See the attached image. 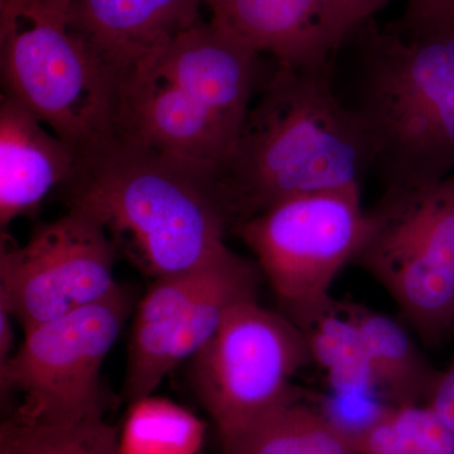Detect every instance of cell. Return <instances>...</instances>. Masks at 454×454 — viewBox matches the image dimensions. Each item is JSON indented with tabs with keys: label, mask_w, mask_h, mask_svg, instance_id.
I'll return each mask as SVG.
<instances>
[{
	"label": "cell",
	"mask_w": 454,
	"mask_h": 454,
	"mask_svg": "<svg viewBox=\"0 0 454 454\" xmlns=\"http://www.w3.org/2000/svg\"><path fill=\"white\" fill-rule=\"evenodd\" d=\"M355 262L428 345L454 333V173L429 186L385 188Z\"/></svg>",
	"instance_id": "cell-6"
},
{
	"label": "cell",
	"mask_w": 454,
	"mask_h": 454,
	"mask_svg": "<svg viewBox=\"0 0 454 454\" xmlns=\"http://www.w3.org/2000/svg\"><path fill=\"white\" fill-rule=\"evenodd\" d=\"M363 29L356 106L385 188L429 186L454 173V28Z\"/></svg>",
	"instance_id": "cell-4"
},
{
	"label": "cell",
	"mask_w": 454,
	"mask_h": 454,
	"mask_svg": "<svg viewBox=\"0 0 454 454\" xmlns=\"http://www.w3.org/2000/svg\"><path fill=\"white\" fill-rule=\"evenodd\" d=\"M80 155L22 103L2 95L0 103V226L40 207L56 188L67 186Z\"/></svg>",
	"instance_id": "cell-12"
},
{
	"label": "cell",
	"mask_w": 454,
	"mask_h": 454,
	"mask_svg": "<svg viewBox=\"0 0 454 454\" xmlns=\"http://www.w3.org/2000/svg\"><path fill=\"white\" fill-rule=\"evenodd\" d=\"M115 245L86 212L68 208L64 216L38 226L22 247L2 249L0 306L23 333L109 297Z\"/></svg>",
	"instance_id": "cell-10"
},
{
	"label": "cell",
	"mask_w": 454,
	"mask_h": 454,
	"mask_svg": "<svg viewBox=\"0 0 454 454\" xmlns=\"http://www.w3.org/2000/svg\"><path fill=\"white\" fill-rule=\"evenodd\" d=\"M68 208L98 221L148 276L201 268L229 249L215 176L177 158L114 139L80 158Z\"/></svg>",
	"instance_id": "cell-3"
},
{
	"label": "cell",
	"mask_w": 454,
	"mask_h": 454,
	"mask_svg": "<svg viewBox=\"0 0 454 454\" xmlns=\"http://www.w3.org/2000/svg\"><path fill=\"white\" fill-rule=\"evenodd\" d=\"M369 211L361 187L274 203L231 226L252 250L283 309L300 330L333 304L331 286L365 238Z\"/></svg>",
	"instance_id": "cell-7"
},
{
	"label": "cell",
	"mask_w": 454,
	"mask_h": 454,
	"mask_svg": "<svg viewBox=\"0 0 454 454\" xmlns=\"http://www.w3.org/2000/svg\"><path fill=\"white\" fill-rule=\"evenodd\" d=\"M0 68L3 94L80 158L114 140L121 76L67 20L33 0H0Z\"/></svg>",
	"instance_id": "cell-5"
},
{
	"label": "cell",
	"mask_w": 454,
	"mask_h": 454,
	"mask_svg": "<svg viewBox=\"0 0 454 454\" xmlns=\"http://www.w3.org/2000/svg\"><path fill=\"white\" fill-rule=\"evenodd\" d=\"M426 404L454 434V357L443 372H439Z\"/></svg>",
	"instance_id": "cell-23"
},
{
	"label": "cell",
	"mask_w": 454,
	"mask_h": 454,
	"mask_svg": "<svg viewBox=\"0 0 454 454\" xmlns=\"http://www.w3.org/2000/svg\"><path fill=\"white\" fill-rule=\"evenodd\" d=\"M330 73L279 64L269 73L215 175L230 226L292 197L361 187L373 168L369 134Z\"/></svg>",
	"instance_id": "cell-1"
},
{
	"label": "cell",
	"mask_w": 454,
	"mask_h": 454,
	"mask_svg": "<svg viewBox=\"0 0 454 454\" xmlns=\"http://www.w3.org/2000/svg\"><path fill=\"white\" fill-rule=\"evenodd\" d=\"M130 310V293L119 286L103 301L27 331L16 354L0 364L2 393L22 397L14 413L43 424L104 417L101 367Z\"/></svg>",
	"instance_id": "cell-8"
},
{
	"label": "cell",
	"mask_w": 454,
	"mask_h": 454,
	"mask_svg": "<svg viewBox=\"0 0 454 454\" xmlns=\"http://www.w3.org/2000/svg\"><path fill=\"white\" fill-rule=\"evenodd\" d=\"M131 404L122 454H195L201 446V423L181 406L152 395Z\"/></svg>",
	"instance_id": "cell-19"
},
{
	"label": "cell",
	"mask_w": 454,
	"mask_h": 454,
	"mask_svg": "<svg viewBox=\"0 0 454 454\" xmlns=\"http://www.w3.org/2000/svg\"><path fill=\"white\" fill-rule=\"evenodd\" d=\"M358 454H454V434L427 404L389 406L354 439Z\"/></svg>",
	"instance_id": "cell-20"
},
{
	"label": "cell",
	"mask_w": 454,
	"mask_h": 454,
	"mask_svg": "<svg viewBox=\"0 0 454 454\" xmlns=\"http://www.w3.org/2000/svg\"><path fill=\"white\" fill-rule=\"evenodd\" d=\"M342 2L348 8L355 26L360 29L393 0H342Z\"/></svg>",
	"instance_id": "cell-24"
},
{
	"label": "cell",
	"mask_w": 454,
	"mask_h": 454,
	"mask_svg": "<svg viewBox=\"0 0 454 454\" xmlns=\"http://www.w3.org/2000/svg\"><path fill=\"white\" fill-rule=\"evenodd\" d=\"M342 304L363 336L378 395L391 406L426 404L439 372L404 325L361 304Z\"/></svg>",
	"instance_id": "cell-15"
},
{
	"label": "cell",
	"mask_w": 454,
	"mask_h": 454,
	"mask_svg": "<svg viewBox=\"0 0 454 454\" xmlns=\"http://www.w3.org/2000/svg\"><path fill=\"white\" fill-rule=\"evenodd\" d=\"M205 0H74L68 23L121 76L200 22Z\"/></svg>",
	"instance_id": "cell-13"
},
{
	"label": "cell",
	"mask_w": 454,
	"mask_h": 454,
	"mask_svg": "<svg viewBox=\"0 0 454 454\" xmlns=\"http://www.w3.org/2000/svg\"><path fill=\"white\" fill-rule=\"evenodd\" d=\"M393 28L403 33L454 28V0H408L404 14Z\"/></svg>",
	"instance_id": "cell-22"
},
{
	"label": "cell",
	"mask_w": 454,
	"mask_h": 454,
	"mask_svg": "<svg viewBox=\"0 0 454 454\" xmlns=\"http://www.w3.org/2000/svg\"><path fill=\"white\" fill-rule=\"evenodd\" d=\"M220 441L223 454H358L354 439L300 395Z\"/></svg>",
	"instance_id": "cell-16"
},
{
	"label": "cell",
	"mask_w": 454,
	"mask_h": 454,
	"mask_svg": "<svg viewBox=\"0 0 454 454\" xmlns=\"http://www.w3.org/2000/svg\"><path fill=\"white\" fill-rule=\"evenodd\" d=\"M217 258L195 270L154 279L140 301L131 330L122 391L128 402L153 395L169 375L173 342L184 324L188 307L207 282Z\"/></svg>",
	"instance_id": "cell-14"
},
{
	"label": "cell",
	"mask_w": 454,
	"mask_h": 454,
	"mask_svg": "<svg viewBox=\"0 0 454 454\" xmlns=\"http://www.w3.org/2000/svg\"><path fill=\"white\" fill-rule=\"evenodd\" d=\"M0 454H122V450L104 417L43 424L13 413L0 426Z\"/></svg>",
	"instance_id": "cell-18"
},
{
	"label": "cell",
	"mask_w": 454,
	"mask_h": 454,
	"mask_svg": "<svg viewBox=\"0 0 454 454\" xmlns=\"http://www.w3.org/2000/svg\"><path fill=\"white\" fill-rule=\"evenodd\" d=\"M191 361L196 396L219 435L243 428L297 396L293 379L312 364L300 328L258 300L236 306Z\"/></svg>",
	"instance_id": "cell-9"
},
{
	"label": "cell",
	"mask_w": 454,
	"mask_h": 454,
	"mask_svg": "<svg viewBox=\"0 0 454 454\" xmlns=\"http://www.w3.org/2000/svg\"><path fill=\"white\" fill-rule=\"evenodd\" d=\"M301 331L310 360L324 370L330 390L378 395L363 336L342 301H334L330 309Z\"/></svg>",
	"instance_id": "cell-17"
},
{
	"label": "cell",
	"mask_w": 454,
	"mask_h": 454,
	"mask_svg": "<svg viewBox=\"0 0 454 454\" xmlns=\"http://www.w3.org/2000/svg\"><path fill=\"white\" fill-rule=\"evenodd\" d=\"M212 22L276 64L331 70L358 31L342 0H205Z\"/></svg>",
	"instance_id": "cell-11"
},
{
	"label": "cell",
	"mask_w": 454,
	"mask_h": 454,
	"mask_svg": "<svg viewBox=\"0 0 454 454\" xmlns=\"http://www.w3.org/2000/svg\"><path fill=\"white\" fill-rule=\"evenodd\" d=\"M389 406L376 394L330 390L319 409L334 426L355 439L372 428Z\"/></svg>",
	"instance_id": "cell-21"
},
{
	"label": "cell",
	"mask_w": 454,
	"mask_h": 454,
	"mask_svg": "<svg viewBox=\"0 0 454 454\" xmlns=\"http://www.w3.org/2000/svg\"><path fill=\"white\" fill-rule=\"evenodd\" d=\"M33 2L37 3L50 13L68 20L74 0H33Z\"/></svg>",
	"instance_id": "cell-25"
},
{
	"label": "cell",
	"mask_w": 454,
	"mask_h": 454,
	"mask_svg": "<svg viewBox=\"0 0 454 454\" xmlns=\"http://www.w3.org/2000/svg\"><path fill=\"white\" fill-rule=\"evenodd\" d=\"M262 57L200 20L121 74L114 139L216 175L270 73Z\"/></svg>",
	"instance_id": "cell-2"
}]
</instances>
